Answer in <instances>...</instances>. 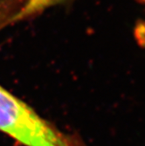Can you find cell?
<instances>
[{
	"mask_svg": "<svg viewBox=\"0 0 145 146\" xmlns=\"http://www.w3.org/2000/svg\"><path fill=\"white\" fill-rule=\"evenodd\" d=\"M136 2H137L140 5H142V7L145 8V0H136Z\"/></svg>",
	"mask_w": 145,
	"mask_h": 146,
	"instance_id": "obj_3",
	"label": "cell"
},
{
	"mask_svg": "<svg viewBox=\"0 0 145 146\" xmlns=\"http://www.w3.org/2000/svg\"><path fill=\"white\" fill-rule=\"evenodd\" d=\"M0 132L22 146H87L0 85Z\"/></svg>",
	"mask_w": 145,
	"mask_h": 146,
	"instance_id": "obj_1",
	"label": "cell"
},
{
	"mask_svg": "<svg viewBox=\"0 0 145 146\" xmlns=\"http://www.w3.org/2000/svg\"><path fill=\"white\" fill-rule=\"evenodd\" d=\"M62 0H27L24 6L19 13V19H23L40 12L45 9L58 4Z\"/></svg>",
	"mask_w": 145,
	"mask_h": 146,
	"instance_id": "obj_2",
	"label": "cell"
}]
</instances>
